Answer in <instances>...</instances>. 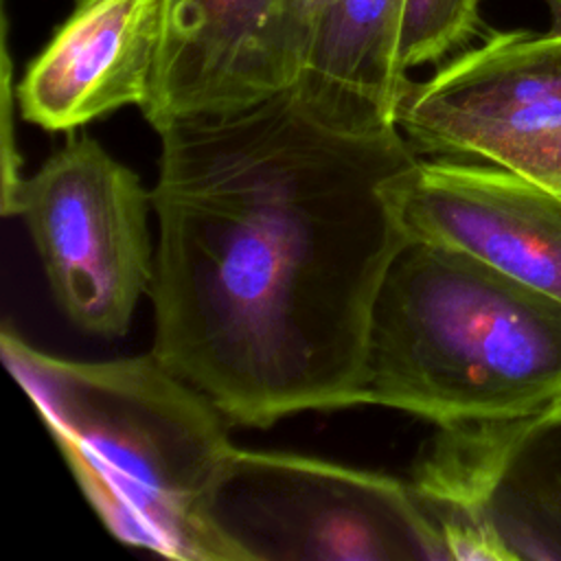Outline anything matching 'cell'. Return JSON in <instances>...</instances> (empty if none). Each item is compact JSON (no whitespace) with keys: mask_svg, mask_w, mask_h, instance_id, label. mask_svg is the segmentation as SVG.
<instances>
[{"mask_svg":"<svg viewBox=\"0 0 561 561\" xmlns=\"http://www.w3.org/2000/svg\"><path fill=\"white\" fill-rule=\"evenodd\" d=\"M149 206L138 175L88 134L70 138L2 197L4 215L24 219L57 307L101 337L125 335L149 291Z\"/></svg>","mask_w":561,"mask_h":561,"instance_id":"obj_5","label":"cell"},{"mask_svg":"<svg viewBox=\"0 0 561 561\" xmlns=\"http://www.w3.org/2000/svg\"><path fill=\"white\" fill-rule=\"evenodd\" d=\"M511 171L526 175L561 197V129L526 153Z\"/></svg>","mask_w":561,"mask_h":561,"instance_id":"obj_12","label":"cell"},{"mask_svg":"<svg viewBox=\"0 0 561 561\" xmlns=\"http://www.w3.org/2000/svg\"><path fill=\"white\" fill-rule=\"evenodd\" d=\"M480 0H403L397 55L401 68L438 64L480 26Z\"/></svg>","mask_w":561,"mask_h":561,"instance_id":"obj_11","label":"cell"},{"mask_svg":"<svg viewBox=\"0 0 561 561\" xmlns=\"http://www.w3.org/2000/svg\"><path fill=\"white\" fill-rule=\"evenodd\" d=\"M160 134L153 353L237 425L364 403L368 327L408 241L399 127L351 134L291 90Z\"/></svg>","mask_w":561,"mask_h":561,"instance_id":"obj_1","label":"cell"},{"mask_svg":"<svg viewBox=\"0 0 561 561\" xmlns=\"http://www.w3.org/2000/svg\"><path fill=\"white\" fill-rule=\"evenodd\" d=\"M85 500L123 543L180 561H232L210 500L234 449L230 421L153 351L105 362L0 335Z\"/></svg>","mask_w":561,"mask_h":561,"instance_id":"obj_2","label":"cell"},{"mask_svg":"<svg viewBox=\"0 0 561 561\" xmlns=\"http://www.w3.org/2000/svg\"><path fill=\"white\" fill-rule=\"evenodd\" d=\"M397 127L416 156L513 169L561 129V28L497 33L410 81Z\"/></svg>","mask_w":561,"mask_h":561,"instance_id":"obj_6","label":"cell"},{"mask_svg":"<svg viewBox=\"0 0 561 561\" xmlns=\"http://www.w3.org/2000/svg\"><path fill=\"white\" fill-rule=\"evenodd\" d=\"M412 239L467 252L561 300V197L484 160L421 158L392 182Z\"/></svg>","mask_w":561,"mask_h":561,"instance_id":"obj_8","label":"cell"},{"mask_svg":"<svg viewBox=\"0 0 561 561\" xmlns=\"http://www.w3.org/2000/svg\"><path fill=\"white\" fill-rule=\"evenodd\" d=\"M324 4H327V0H289L291 37H294V44L300 53L302 64H305V55H307V48H309L313 24H316Z\"/></svg>","mask_w":561,"mask_h":561,"instance_id":"obj_13","label":"cell"},{"mask_svg":"<svg viewBox=\"0 0 561 561\" xmlns=\"http://www.w3.org/2000/svg\"><path fill=\"white\" fill-rule=\"evenodd\" d=\"M403 0H327L291 94L316 121L351 134L397 127L410 85L397 39Z\"/></svg>","mask_w":561,"mask_h":561,"instance_id":"obj_10","label":"cell"},{"mask_svg":"<svg viewBox=\"0 0 561 561\" xmlns=\"http://www.w3.org/2000/svg\"><path fill=\"white\" fill-rule=\"evenodd\" d=\"M364 403L436 427L546 414L561 403V300L408 237L373 305Z\"/></svg>","mask_w":561,"mask_h":561,"instance_id":"obj_3","label":"cell"},{"mask_svg":"<svg viewBox=\"0 0 561 561\" xmlns=\"http://www.w3.org/2000/svg\"><path fill=\"white\" fill-rule=\"evenodd\" d=\"M210 519L232 561H447L410 482L298 454L234 447Z\"/></svg>","mask_w":561,"mask_h":561,"instance_id":"obj_4","label":"cell"},{"mask_svg":"<svg viewBox=\"0 0 561 561\" xmlns=\"http://www.w3.org/2000/svg\"><path fill=\"white\" fill-rule=\"evenodd\" d=\"M158 0H77L13 88L24 121L72 131L149 96Z\"/></svg>","mask_w":561,"mask_h":561,"instance_id":"obj_9","label":"cell"},{"mask_svg":"<svg viewBox=\"0 0 561 561\" xmlns=\"http://www.w3.org/2000/svg\"><path fill=\"white\" fill-rule=\"evenodd\" d=\"M541 425H561V403L539 416Z\"/></svg>","mask_w":561,"mask_h":561,"instance_id":"obj_14","label":"cell"},{"mask_svg":"<svg viewBox=\"0 0 561 561\" xmlns=\"http://www.w3.org/2000/svg\"><path fill=\"white\" fill-rule=\"evenodd\" d=\"M158 18L153 77L140 107L156 131L252 107L300 77L289 0H158Z\"/></svg>","mask_w":561,"mask_h":561,"instance_id":"obj_7","label":"cell"}]
</instances>
